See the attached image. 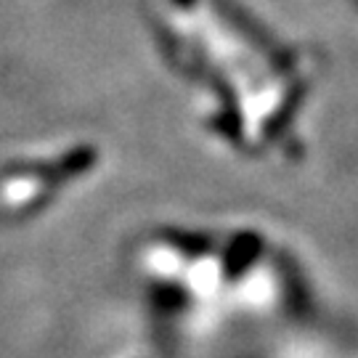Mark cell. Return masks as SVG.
<instances>
[{"instance_id":"cell-2","label":"cell","mask_w":358,"mask_h":358,"mask_svg":"<svg viewBox=\"0 0 358 358\" xmlns=\"http://www.w3.org/2000/svg\"><path fill=\"white\" fill-rule=\"evenodd\" d=\"M178 6H192V0H176Z\"/></svg>"},{"instance_id":"cell-1","label":"cell","mask_w":358,"mask_h":358,"mask_svg":"<svg viewBox=\"0 0 358 358\" xmlns=\"http://www.w3.org/2000/svg\"><path fill=\"white\" fill-rule=\"evenodd\" d=\"M257 250H260V242H257L255 234H242V236H236L234 244L229 247V255H226V268H229L231 276H239V273L252 263V257L257 255Z\"/></svg>"}]
</instances>
